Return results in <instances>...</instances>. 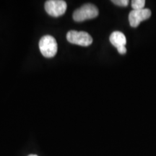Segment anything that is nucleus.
<instances>
[{
  "mask_svg": "<svg viewBox=\"0 0 156 156\" xmlns=\"http://www.w3.org/2000/svg\"><path fill=\"white\" fill-rule=\"evenodd\" d=\"M67 39L71 44L82 46H88L93 43L92 37L85 31L70 30L67 34Z\"/></svg>",
  "mask_w": 156,
  "mask_h": 156,
  "instance_id": "obj_3",
  "label": "nucleus"
},
{
  "mask_svg": "<svg viewBox=\"0 0 156 156\" xmlns=\"http://www.w3.org/2000/svg\"><path fill=\"white\" fill-rule=\"evenodd\" d=\"M39 48L44 57H54L57 53V43L56 39L51 36H45L39 41Z\"/></svg>",
  "mask_w": 156,
  "mask_h": 156,
  "instance_id": "obj_1",
  "label": "nucleus"
},
{
  "mask_svg": "<svg viewBox=\"0 0 156 156\" xmlns=\"http://www.w3.org/2000/svg\"><path fill=\"white\" fill-rule=\"evenodd\" d=\"M112 2L114 5L120 6V7H126L129 5L128 0H113Z\"/></svg>",
  "mask_w": 156,
  "mask_h": 156,
  "instance_id": "obj_8",
  "label": "nucleus"
},
{
  "mask_svg": "<svg viewBox=\"0 0 156 156\" xmlns=\"http://www.w3.org/2000/svg\"><path fill=\"white\" fill-rule=\"evenodd\" d=\"M28 156H38V155H34V154H31V155H29Z\"/></svg>",
  "mask_w": 156,
  "mask_h": 156,
  "instance_id": "obj_10",
  "label": "nucleus"
},
{
  "mask_svg": "<svg viewBox=\"0 0 156 156\" xmlns=\"http://www.w3.org/2000/svg\"><path fill=\"white\" fill-rule=\"evenodd\" d=\"M98 9L95 5L86 4L74 12L73 19L77 22H83L98 17Z\"/></svg>",
  "mask_w": 156,
  "mask_h": 156,
  "instance_id": "obj_2",
  "label": "nucleus"
},
{
  "mask_svg": "<svg viewBox=\"0 0 156 156\" xmlns=\"http://www.w3.org/2000/svg\"><path fill=\"white\" fill-rule=\"evenodd\" d=\"M67 3L63 0H48L45 3V9L51 16L59 17L67 10Z\"/></svg>",
  "mask_w": 156,
  "mask_h": 156,
  "instance_id": "obj_4",
  "label": "nucleus"
},
{
  "mask_svg": "<svg viewBox=\"0 0 156 156\" xmlns=\"http://www.w3.org/2000/svg\"><path fill=\"white\" fill-rule=\"evenodd\" d=\"M117 51L120 54H125L126 53V48L125 46H122L117 48Z\"/></svg>",
  "mask_w": 156,
  "mask_h": 156,
  "instance_id": "obj_9",
  "label": "nucleus"
},
{
  "mask_svg": "<svg viewBox=\"0 0 156 156\" xmlns=\"http://www.w3.org/2000/svg\"><path fill=\"white\" fill-rule=\"evenodd\" d=\"M111 44L116 48L125 46L126 44V38L125 35L120 31H114L111 34L110 38Z\"/></svg>",
  "mask_w": 156,
  "mask_h": 156,
  "instance_id": "obj_6",
  "label": "nucleus"
},
{
  "mask_svg": "<svg viewBox=\"0 0 156 156\" xmlns=\"http://www.w3.org/2000/svg\"><path fill=\"white\" fill-rule=\"evenodd\" d=\"M145 5V0H133L132 2V7L134 10H140V9H144Z\"/></svg>",
  "mask_w": 156,
  "mask_h": 156,
  "instance_id": "obj_7",
  "label": "nucleus"
},
{
  "mask_svg": "<svg viewBox=\"0 0 156 156\" xmlns=\"http://www.w3.org/2000/svg\"><path fill=\"white\" fill-rule=\"evenodd\" d=\"M151 16V11L150 9L144 8L140 10H132L129 15V22L132 27L136 28L140 23L143 20L149 19Z\"/></svg>",
  "mask_w": 156,
  "mask_h": 156,
  "instance_id": "obj_5",
  "label": "nucleus"
}]
</instances>
